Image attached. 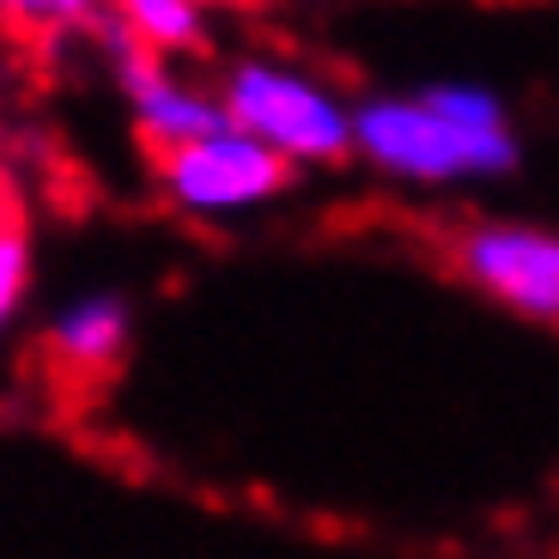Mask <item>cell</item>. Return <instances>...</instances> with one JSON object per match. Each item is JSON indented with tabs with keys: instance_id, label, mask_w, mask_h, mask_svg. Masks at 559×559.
<instances>
[{
	"instance_id": "cell-1",
	"label": "cell",
	"mask_w": 559,
	"mask_h": 559,
	"mask_svg": "<svg viewBox=\"0 0 559 559\" xmlns=\"http://www.w3.org/2000/svg\"><path fill=\"white\" fill-rule=\"evenodd\" d=\"M353 158L395 182H480L518 170L523 140L499 92L475 80H438L414 98L353 104Z\"/></svg>"
},
{
	"instance_id": "cell-2",
	"label": "cell",
	"mask_w": 559,
	"mask_h": 559,
	"mask_svg": "<svg viewBox=\"0 0 559 559\" xmlns=\"http://www.w3.org/2000/svg\"><path fill=\"white\" fill-rule=\"evenodd\" d=\"M219 104L238 128L267 140L293 165H341L353 158V104L310 80L293 61H238L219 80Z\"/></svg>"
},
{
	"instance_id": "cell-3",
	"label": "cell",
	"mask_w": 559,
	"mask_h": 559,
	"mask_svg": "<svg viewBox=\"0 0 559 559\" xmlns=\"http://www.w3.org/2000/svg\"><path fill=\"white\" fill-rule=\"evenodd\" d=\"M293 158L274 153L267 140H255L250 128H238L225 116L219 128L182 140L170 153H158V182L177 213H195V219H225V213H250L293 182Z\"/></svg>"
},
{
	"instance_id": "cell-4",
	"label": "cell",
	"mask_w": 559,
	"mask_h": 559,
	"mask_svg": "<svg viewBox=\"0 0 559 559\" xmlns=\"http://www.w3.org/2000/svg\"><path fill=\"white\" fill-rule=\"evenodd\" d=\"M456 267L487 298L530 322H559V231L518 219H480L456 238Z\"/></svg>"
},
{
	"instance_id": "cell-5",
	"label": "cell",
	"mask_w": 559,
	"mask_h": 559,
	"mask_svg": "<svg viewBox=\"0 0 559 559\" xmlns=\"http://www.w3.org/2000/svg\"><path fill=\"white\" fill-rule=\"evenodd\" d=\"M104 49H110V68L122 80L128 110H134V128L146 134L153 153H170V146H182V140H195V134L225 122L219 92H201V85L177 80L165 68V56L146 49L116 13H104Z\"/></svg>"
},
{
	"instance_id": "cell-6",
	"label": "cell",
	"mask_w": 559,
	"mask_h": 559,
	"mask_svg": "<svg viewBox=\"0 0 559 559\" xmlns=\"http://www.w3.org/2000/svg\"><path fill=\"white\" fill-rule=\"evenodd\" d=\"M134 341V317H128V298L122 293H85L73 298L68 310H56L49 322V353L73 371H104L116 365Z\"/></svg>"
},
{
	"instance_id": "cell-7",
	"label": "cell",
	"mask_w": 559,
	"mask_h": 559,
	"mask_svg": "<svg viewBox=\"0 0 559 559\" xmlns=\"http://www.w3.org/2000/svg\"><path fill=\"white\" fill-rule=\"evenodd\" d=\"M110 13L158 56H195L207 43V7L201 0H110Z\"/></svg>"
},
{
	"instance_id": "cell-8",
	"label": "cell",
	"mask_w": 559,
	"mask_h": 559,
	"mask_svg": "<svg viewBox=\"0 0 559 559\" xmlns=\"http://www.w3.org/2000/svg\"><path fill=\"white\" fill-rule=\"evenodd\" d=\"M25 286H31V238L25 225L0 207V335H7V322L25 305Z\"/></svg>"
},
{
	"instance_id": "cell-9",
	"label": "cell",
	"mask_w": 559,
	"mask_h": 559,
	"mask_svg": "<svg viewBox=\"0 0 559 559\" xmlns=\"http://www.w3.org/2000/svg\"><path fill=\"white\" fill-rule=\"evenodd\" d=\"M0 13H13L19 25L56 31V25H92L104 13V0H0Z\"/></svg>"
},
{
	"instance_id": "cell-10",
	"label": "cell",
	"mask_w": 559,
	"mask_h": 559,
	"mask_svg": "<svg viewBox=\"0 0 559 559\" xmlns=\"http://www.w3.org/2000/svg\"><path fill=\"white\" fill-rule=\"evenodd\" d=\"M201 7H219V0H201Z\"/></svg>"
}]
</instances>
